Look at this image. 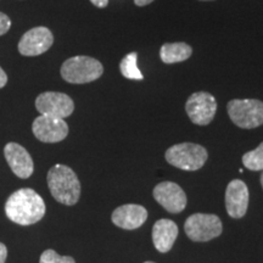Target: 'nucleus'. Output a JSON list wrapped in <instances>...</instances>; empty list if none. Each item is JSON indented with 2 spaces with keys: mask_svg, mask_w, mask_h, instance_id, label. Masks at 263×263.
Returning <instances> with one entry per match:
<instances>
[{
  "mask_svg": "<svg viewBox=\"0 0 263 263\" xmlns=\"http://www.w3.org/2000/svg\"><path fill=\"white\" fill-rule=\"evenodd\" d=\"M45 203L33 189L16 190L5 203V213L10 221L20 226H31L41 221L45 215Z\"/></svg>",
  "mask_w": 263,
  "mask_h": 263,
  "instance_id": "1",
  "label": "nucleus"
},
{
  "mask_svg": "<svg viewBox=\"0 0 263 263\" xmlns=\"http://www.w3.org/2000/svg\"><path fill=\"white\" fill-rule=\"evenodd\" d=\"M48 186L52 197L62 205L73 206L81 196V183L74 171L65 164H55L49 170Z\"/></svg>",
  "mask_w": 263,
  "mask_h": 263,
  "instance_id": "2",
  "label": "nucleus"
},
{
  "mask_svg": "<svg viewBox=\"0 0 263 263\" xmlns=\"http://www.w3.org/2000/svg\"><path fill=\"white\" fill-rule=\"evenodd\" d=\"M61 77L72 84L90 83L99 80L104 73L100 61L90 57H73L61 66Z\"/></svg>",
  "mask_w": 263,
  "mask_h": 263,
  "instance_id": "3",
  "label": "nucleus"
},
{
  "mask_svg": "<svg viewBox=\"0 0 263 263\" xmlns=\"http://www.w3.org/2000/svg\"><path fill=\"white\" fill-rule=\"evenodd\" d=\"M166 161L183 171H197L202 168L209 159L205 147L194 143H180L171 146L166 151Z\"/></svg>",
  "mask_w": 263,
  "mask_h": 263,
  "instance_id": "4",
  "label": "nucleus"
},
{
  "mask_svg": "<svg viewBox=\"0 0 263 263\" xmlns=\"http://www.w3.org/2000/svg\"><path fill=\"white\" fill-rule=\"evenodd\" d=\"M228 115L239 128L252 129L263 124V103L257 99H234L228 103Z\"/></svg>",
  "mask_w": 263,
  "mask_h": 263,
  "instance_id": "5",
  "label": "nucleus"
},
{
  "mask_svg": "<svg viewBox=\"0 0 263 263\" xmlns=\"http://www.w3.org/2000/svg\"><path fill=\"white\" fill-rule=\"evenodd\" d=\"M184 230L190 240L206 242L222 234L223 226L218 216L211 213H194L184 224Z\"/></svg>",
  "mask_w": 263,
  "mask_h": 263,
  "instance_id": "6",
  "label": "nucleus"
},
{
  "mask_svg": "<svg viewBox=\"0 0 263 263\" xmlns=\"http://www.w3.org/2000/svg\"><path fill=\"white\" fill-rule=\"evenodd\" d=\"M185 111L194 124L207 126L216 116L217 101L212 94L207 91H197L188 98Z\"/></svg>",
  "mask_w": 263,
  "mask_h": 263,
  "instance_id": "7",
  "label": "nucleus"
},
{
  "mask_svg": "<svg viewBox=\"0 0 263 263\" xmlns=\"http://www.w3.org/2000/svg\"><path fill=\"white\" fill-rule=\"evenodd\" d=\"M35 108L44 116L64 118L71 116L74 111L73 100L64 93L45 91L35 99Z\"/></svg>",
  "mask_w": 263,
  "mask_h": 263,
  "instance_id": "8",
  "label": "nucleus"
},
{
  "mask_svg": "<svg viewBox=\"0 0 263 263\" xmlns=\"http://www.w3.org/2000/svg\"><path fill=\"white\" fill-rule=\"evenodd\" d=\"M54 35L47 27H34L22 35L18 42V51L24 57H38L51 48Z\"/></svg>",
  "mask_w": 263,
  "mask_h": 263,
  "instance_id": "9",
  "label": "nucleus"
},
{
  "mask_svg": "<svg viewBox=\"0 0 263 263\" xmlns=\"http://www.w3.org/2000/svg\"><path fill=\"white\" fill-rule=\"evenodd\" d=\"M32 130L43 143H59L68 136V124L62 118L41 115L33 122Z\"/></svg>",
  "mask_w": 263,
  "mask_h": 263,
  "instance_id": "10",
  "label": "nucleus"
},
{
  "mask_svg": "<svg viewBox=\"0 0 263 263\" xmlns=\"http://www.w3.org/2000/svg\"><path fill=\"white\" fill-rule=\"evenodd\" d=\"M154 197L166 211L179 213L186 207V195L177 183L162 182L154 188Z\"/></svg>",
  "mask_w": 263,
  "mask_h": 263,
  "instance_id": "11",
  "label": "nucleus"
},
{
  "mask_svg": "<svg viewBox=\"0 0 263 263\" xmlns=\"http://www.w3.org/2000/svg\"><path fill=\"white\" fill-rule=\"evenodd\" d=\"M249 188L240 179L228 184L226 190V209L232 218L239 219L246 215L249 207Z\"/></svg>",
  "mask_w": 263,
  "mask_h": 263,
  "instance_id": "12",
  "label": "nucleus"
},
{
  "mask_svg": "<svg viewBox=\"0 0 263 263\" xmlns=\"http://www.w3.org/2000/svg\"><path fill=\"white\" fill-rule=\"evenodd\" d=\"M5 159L8 161L10 168L18 178L27 179L33 174L34 164L28 151L17 143H9L4 149Z\"/></svg>",
  "mask_w": 263,
  "mask_h": 263,
  "instance_id": "13",
  "label": "nucleus"
},
{
  "mask_svg": "<svg viewBox=\"0 0 263 263\" xmlns=\"http://www.w3.org/2000/svg\"><path fill=\"white\" fill-rule=\"evenodd\" d=\"M114 224L126 230L140 228L147 219V211L144 206L127 203L117 207L111 216Z\"/></svg>",
  "mask_w": 263,
  "mask_h": 263,
  "instance_id": "14",
  "label": "nucleus"
},
{
  "mask_svg": "<svg viewBox=\"0 0 263 263\" xmlns=\"http://www.w3.org/2000/svg\"><path fill=\"white\" fill-rule=\"evenodd\" d=\"M179 229L172 219H159L153 227L154 246L161 254H166L173 248L176 239L178 238Z\"/></svg>",
  "mask_w": 263,
  "mask_h": 263,
  "instance_id": "15",
  "label": "nucleus"
},
{
  "mask_svg": "<svg viewBox=\"0 0 263 263\" xmlns=\"http://www.w3.org/2000/svg\"><path fill=\"white\" fill-rule=\"evenodd\" d=\"M193 54V48L186 43H164L160 49V58L164 64H177L188 60Z\"/></svg>",
  "mask_w": 263,
  "mask_h": 263,
  "instance_id": "16",
  "label": "nucleus"
},
{
  "mask_svg": "<svg viewBox=\"0 0 263 263\" xmlns=\"http://www.w3.org/2000/svg\"><path fill=\"white\" fill-rule=\"evenodd\" d=\"M138 60V52L133 51L127 54L123 58V60L120 64V71L124 78L127 80H136V81H143L144 77L138 67L137 64Z\"/></svg>",
  "mask_w": 263,
  "mask_h": 263,
  "instance_id": "17",
  "label": "nucleus"
},
{
  "mask_svg": "<svg viewBox=\"0 0 263 263\" xmlns=\"http://www.w3.org/2000/svg\"><path fill=\"white\" fill-rule=\"evenodd\" d=\"M242 163L250 171H263V143L242 156Z\"/></svg>",
  "mask_w": 263,
  "mask_h": 263,
  "instance_id": "18",
  "label": "nucleus"
},
{
  "mask_svg": "<svg viewBox=\"0 0 263 263\" xmlns=\"http://www.w3.org/2000/svg\"><path fill=\"white\" fill-rule=\"evenodd\" d=\"M39 263H76V261L71 256H61L54 250L49 249L43 252Z\"/></svg>",
  "mask_w": 263,
  "mask_h": 263,
  "instance_id": "19",
  "label": "nucleus"
},
{
  "mask_svg": "<svg viewBox=\"0 0 263 263\" xmlns=\"http://www.w3.org/2000/svg\"><path fill=\"white\" fill-rule=\"evenodd\" d=\"M10 27H11V20L9 18L8 15L0 12V35H4L5 33H8Z\"/></svg>",
  "mask_w": 263,
  "mask_h": 263,
  "instance_id": "20",
  "label": "nucleus"
},
{
  "mask_svg": "<svg viewBox=\"0 0 263 263\" xmlns=\"http://www.w3.org/2000/svg\"><path fill=\"white\" fill-rule=\"evenodd\" d=\"M6 257H8V249L3 242H0V263H5Z\"/></svg>",
  "mask_w": 263,
  "mask_h": 263,
  "instance_id": "21",
  "label": "nucleus"
},
{
  "mask_svg": "<svg viewBox=\"0 0 263 263\" xmlns=\"http://www.w3.org/2000/svg\"><path fill=\"white\" fill-rule=\"evenodd\" d=\"M6 83H8V76H6L4 70L0 67V89H2V88H4Z\"/></svg>",
  "mask_w": 263,
  "mask_h": 263,
  "instance_id": "22",
  "label": "nucleus"
},
{
  "mask_svg": "<svg viewBox=\"0 0 263 263\" xmlns=\"http://www.w3.org/2000/svg\"><path fill=\"white\" fill-rule=\"evenodd\" d=\"M90 2H91V4L97 6V8H100V9L106 8L108 4V0H90Z\"/></svg>",
  "mask_w": 263,
  "mask_h": 263,
  "instance_id": "23",
  "label": "nucleus"
},
{
  "mask_svg": "<svg viewBox=\"0 0 263 263\" xmlns=\"http://www.w3.org/2000/svg\"><path fill=\"white\" fill-rule=\"evenodd\" d=\"M154 0H134V4L137 6H146L153 3Z\"/></svg>",
  "mask_w": 263,
  "mask_h": 263,
  "instance_id": "24",
  "label": "nucleus"
},
{
  "mask_svg": "<svg viewBox=\"0 0 263 263\" xmlns=\"http://www.w3.org/2000/svg\"><path fill=\"white\" fill-rule=\"evenodd\" d=\"M259 180H261V185H262V188H263V173L261 174V179H259Z\"/></svg>",
  "mask_w": 263,
  "mask_h": 263,
  "instance_id": "25",
  "label": "nucleus"
},
{
  "mask_svg": "<svg viewBox=\"0 0 263 263\" xmlns=\"http://www.w3.org/2000/svg\"><path fill=\"white\" fill-rule=\"evenodd\" d=\"M200 2H212V0H200Z\"/></svg>",
  "mask_w": 263,
  "mask_h": 263,
  "instance_id": "26",
  "label": "nucleus"
},
{
  "mask_svg": "<svg viewBox=\"0 0 263 263\" xmlns=\"http://www.w3.org/2000/svg\"><path fill=\"white\" fill-rule=\"evenodd\" d=\"M144 263H155V262H151V261H147V262H144Z\"/></svg>",
  "mask_w": 263,
  "mask_h": 263,
  "instance_id": "27",
  "label": "nucleus"
}]
</instances>
